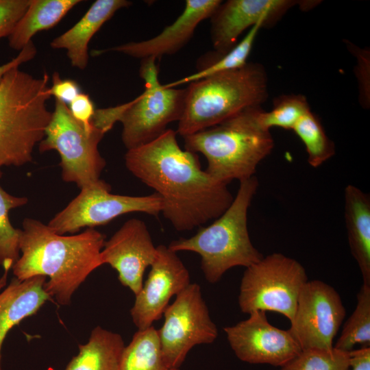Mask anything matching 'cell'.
<instances>
[{
	"label": "cell",
	"mask_w": 370,
	"mask_h": 370,
	"mask_svg": "<svg viewBox=\"0 0 370 370\" xmlns=\"http://www.w3.org/2000/svg\"><path fill=\"white\" fill-rule=\"evenodd\" d=\"M306 97L302 95H285L273 101L271 110L263 109L260 113V122L267 130L277 127L293 130L300 119L310 111Z\"/></svg>",
	"instance_id": "83f0119b"
},
{
	"label": "cell",
	"mask_w": 370,
	"mask_h": 370,
	"mask_svg": "<svg viewBox=\"0 0 370 370\" xmlns=\"http://www.w3.org/2000/svg\"><path fill=\"white\" fill-rule=\"evenodd\" d=\"M105 238L94 228L77 234H59L48 225L26 218L19 241L21 255L12 268L13 274L20 280L47 276L45 291L57 304L69 306L80 285L102 265Z\"/></svg>",
	"instance_id": "7a4b0ae2"
},
{
	"label": "cell",
	"mask_w": 370,
	"mask_h": 370,
	"mask_svg": "<svg viewBox=\"0 0 370 370\" xmlns=\"http://www.w3.org/2000/svg\"><path fill=\"white\" fill-rule=\"evenodd\" d=\"M147 278L130 310L134 324L138 330L153 326L176 296L190 284V274L177 253L168 246H157L156 258L150 266Z\"/></svg>",
	"instance_id": "5bb4252c"
},
{
	"label": "cell",
	"mask_w": 370,
	"mask_h": 370,
	"mask_svg": "<svg viewBox=\"0 0 370 370\" xmlns=\"http://www.w3.org/2000/svg\"><path fill=\"white\" fill-rule=\"evenodd\" d=\"M49 93L67 106L81 93L78 84L70 79H61L58 73L55 72L52 77V86Z\"/></svg>",
	"instance_id": "1f68e13d"
},
{
	"label": "cell",
	"mask_w": 370,
	"mask_h": 370,
	"mask_svg": "<svg viewBox=\"0 0 370 370\" xmlns=\"http://www.w3.org/2000/svg\"><path fill=\"white\" fill-rule=\"evenodd\" d=\"M230 206L209 225L193 236L171 242L175 251H193L201 257L206 280L214 284L234 267L245 268L258 262L262 254L252 244L247 227L248 210L255 196L258 180L256 176L242 180Z\"/></svg>",
	"instance_id": "5b68a950"
},
{
	"label": "cell",
	"mask_w": 370,
	"mask_h": 370,
	"mask_svg": "<svg viewBox=\"0 0 370 370\" xmlns=\"http://www.w3.org/2000/svg\"><path fill=\"white\" fill-rule=\"evenodd\" d=\"M125 347L119 334L97 326L64 370H121Z\"/></svg>",
	"instance_id": "44dd1931"
},
{
	"label": "cell",
	"mask_w": 370,
	"mask_h": 370,
	"mask_svg": "<svg viewBox=\"0 0 370 370\" xmlns=\"http://www.w3.org/2000/svg\"><path fill=\"white\" fill-rule=\"evenodd\" d=\"M222 2L210 18L212 43L218 55H223L233 48L239 36L248 27L259 23L264 27L273 25L290 8L301 3L293 0Z\"/></svg>",
	"instance_id": "2e32d148"
},
{
	"label": "cell",
	"mask_w": 370,
	"mask_h": 370,
	"mask_svg": "<svg viewBox=\"0 0 370 370\" xmlns=\"http://www.w3.org/2000/svg\"><path fill=\"white\" fill-rule=\"evenodd\" d=\"M221 2V0H186L182 13L157 36L146 40L95 50L92 54L96 56L114 51L142 60L174 54L186 45L199 23L210 18Z\"/></svg>",
	"instance_id": "e0dca14e"
},
{
	"label": "cell",
	"mask_w": 370,
	"mask_h": 370,
	"mask_svg": "<svg viewBox=\"0 0 370 370\" xmlns=\"http://www.w3.org/2000/svg\"><path fill=\"white\" fill-rule=\"evenodd\" d=\"M102 180L81 188L79 194L47 224L59 234H75L83 227L106 225L116 217L132 212L157 217L162 200L155 193L145 196L115 195Z\"/></svg>",
	"instance_id": "30bf717a"
},
{
	"label": "cell",
	"mask_w": 370,
	"mask_h": 370,
	"mask_svg": "<svg viewBox=\"0 0 370 370\" xmlns=\"http://www.w3.org/2000/svg\"><path fill=\"white\" fill-rule=\"evenodd\" d=\"M47 73L36 78L15 67L0 83V177L4 166L32 160L34 146L45 136L52 112L47 107Z\"/></svg>",
	"instance_id": "277c9868"
},
{
	"label": "cell",
	"mask_w": 370,
	"mask_h": 370,
	"mask_svg": "<svg viewBox=\"0 0 370 370\" xmlns=\"http://www.w3.org/2000/svg\"><path fill=\"white\" fill-rule=\"evenodd\" d=\"M262 23H259L250 28L246 36L228 52L223 55H218L210 63L205 64L204 67L196 73L188 75L175 82L164 84L167 88H174L177 86L192 83L217 73L237 69L244 66L251 53L254 40L260 28L263 27Z\"/></svg>",
	"instance_id": "cb8c5ba5"
},
{
	"label": "cell",
	"mask_w": 370,
	"mask_h": 370,
	"mask_svg": "<svg viewBox=\"0 0 370 370\" xmlns=\"http://www.w3.org/2000/svg\"><path fill=\"white\" fill-rule=\"evenodd\" d=\"M261 106L246 108L208 128L184 136V148L202 153L205 171L215 180L228 184L255 176L258 164L274 147L269 130L259 119Z\"/></svg>",
	"instance_id": "3957f363"
},
{
	"label": "cell",
	"mask_w": 370,
	"mask_h": 370,
	"mask_svg": "<svg viewBox=\"0 0 370 370\" xmlns=\"http://www.w3.org/2000/svg\"><path fill=\"white\" fill-rule=\"evenodd\" d=\"M337 291L321 280L308 281L299 293L288 331L301 350L330 351L345 317Z\"/></svg>",
	"instance_id": "7c38bea8"
},
{
	"label": "cell",
	"mask_w": 370,
	"mask_h": 370,
	"mask_svg": "<svg viewBox=\"0 0 370 370\" xmlns=\"http://www.w3.org/2000/svg\"><path fill=\"white\" fill-rule=\"evenodd\" d=\"M105 133L95 127L88 131L72 116L68 106L56 99L55 109L47 125L39 151L56 150L60 158L62 180L79 188L100 180L106 162L98 145Z\"/></svg>",
	"instance_id": "9c48e42d"
},
{
	"label": "cell",
	"mask_w": 370,
	"mask_h": 370,
	"mask_svg": "<svg viewBox=\"0 0 370 370\" xmlns=\"http://www.w3.org/2000/svg\"><path fill=\"white\" fill-rule=\"evenodd\" d=\"M121 370H179L166 365L162 356L157 330H138L125 345Z\"/></svg>",
	"instance_id": "603a6c76"
},
{
	"label": "cell",
	"mask_w": 370,
	"mask_h": 370,
	"mask_svg": "<svg viewBox=\"0 0 370 370\" xmlns=\"http://www.w3.org/2000/svg\"><path fill=\"white\" fill-rule=\"evenodd\" d=\"M293 131L304 143L308 163L318 167L335 154L334 142L327 136L320 120L310 110L304 115Z\"/></svg>",
	"instance_id": "484cf974"
},
{
	"label": "cell",
	"mask_w": 370,
	"mask_h": 370,
	"mask_svg": "<svg viewBox=\"0 0 370 370\" xmlns=\"http://www.w3.org/2000/svg\"><path fill=\"white\" fill-rule=\"evenodd\" d=\"M24 197L8 193L0 186V266L12 269L19 258V241L21 230L14 228L10 221V210L27 203Z\"/></svg>",
	"instance_id": "4316f807"
},
{
	"label": "cell",
	"mask_w": 370,
	"mask_h": 370,
	"mask_svg": "<svg viewBox=\"0 0 370 370\" xmlns=\"http://www.w3.org/2000/svg\"><path fill=\"white\" fill-rule=\"evenodd\" d=\"M349 366L352 370H370V346L349 352Z\"/></svg>",
	"instance_id": "836d02e7"
},
{
	"label": "cell",
	"mask_w": 370,
	"mask_h": 370,
	"mask_svg": "<svg viewBox=\"0 0 370 370\" xmlns=\"http://www.w3.org/2000/svg\"><path fill=\"white\" fill-rule=\"evenodd\" d=\"M10 269H4L0 279V290L7 282ZM47 279L43 275L34 276L24 280L16 278L0 292V370L3 342L10 330L21 321L35 314L51 297L44 289Z\"/></svg>",
	"instance_id": "ac0fdd59"
},
{
	"label": "cell",
	"mask_w": 370,
	"mask_h": 370,
	"mask_svg": "<svg viewBox=\"0 0 370 370\" xmlns=\"http://www.w3.org/2000/svg\"><path fill=\"white\" fill-rule=\"evenodd\" d=\"M125 163L160 197L161 213L177 231H189L216 219L234 199L227 184L201 169L196 153L180 148L173 130L128 149Z\"/></svg>",
	"instance_id": "6da1fadb"
},
{
	"label": "cell",
	"mask_w": 370,
	"mask_h": 370,
	"mask_svg": "<svg viewBox=\"0 0 370 370\" xmlns=\"http://www.w3.org/2000/svg\"><path fill=\"white\" fill-rule=\"evenodd\" d=\"M249 314L248 319L223 328L238 359L280 367L301 351L288 330H281L268 321L266 312L256 310Z\"/></svg>",
	"instance_id": "4fadbf2b"
},
{
	"label": "cell",
	"mask_w": 370,
	"mask_h": 370,
	"mask_svg": "<svg viewBox=\"0 0 370 370\" xmlns=\"http://www.w3.org/2000/svg\"><path fill=\"white\" fill-rule=\"evenodd\" d=\"M304 267L281 253H273L248 267L241 279L238 305L243 313L275 312L293 319L299 293L307 282Z\"/></svg>",
	"instance_id": "ba28073f"
},
{
	"label": "cell",
	"mask_w": 370,
	"mask_h": 370,
	"mask_svg": "<svg viewBox=\"0 0 370 370\" xmlns=\"http://www.w3.org/2000/svg\"><path fill=\"white\" fill-rule=\"evenodd\" d=\"M68 107L74 119L85 129L90 131L94 128L92 119L96 109L88 95L81 92L68 105Z\"/></svg>",
	"instance_id": "4dcf8cb0"
},
{
	"label": "cell",
	"mask_w": 370,
	"mask_h": 370,
	"mask_svg": "<svg viewBox=\"0 0 370 370\" xmlns=\"http://www.w3.org/2000/svg\"><path fill=\"white\" fill-rule=\"evenodd\" d=\"M31 0H0V39L9 36Z\"/></svg>",
	"instance_id": "f546056e"
},
{
	"label": "cell",
	"mask_w": 370,
	"mask_h": 370,
	"mask_svg": "<svg viewBox=\"0 0 370 370\" xmlns=\"http://www.w3.org/2000/svg\"><path fill=\"white\" fill-rule=\"evenodd\" d=\"M126 0H97L71 29L51 42L53 49H64L73 66L84 69L88 64V45L94 34L114 13L129 6Z\"/></svg>",
	"instance_id": "d6986e66"
},
{
	"label": "cell",
	"mask_w": 370,
	"mask_h": 370,
	"mask_svg": "<svg viewBox=\"0 0 370 370\" xmlns=\"http://www.w3.org/2000/svg\"><path fill=\"white\" fill-rule=\"evenodd\" d=\"M156 255L157 247L145 222L131 219L105 242L100 256L102 264L115 269L121 284L136 295L143 286L145 269Z\"/></svg>",
	"instance_id": "9a60e30c"
},
{
	"label": "cell",
	"mask_w": 370,
	"mask_h": 370,
	"mask_svg": "<svg viewBox=\"0 0 370 370\" xmlns=\"http://www.w3.org/2000/svg\"><path fill=\"white\" fill-rule=\"evenodd\" d=\"M175 297L164 310V323L157 332L164 362L180 369L191 349L213 343L218 330L199 284L190 283Z\"/></svg>",
	"instance_id": "8fae6325"
},
{
	"label": "cell",
	"mask_w": 370,
	"mask_h": 370,
	"mask_svg": "<svg viewBox=\"0 0 370 370\" xmlns=\"http://www.w3.org/2000/svg\"><path fill=\"white\" fill-rule=\"evenodd\" d=\"M79 0H31L8 36L11 48L21 51L38 32L55 26Z\"/></svg>",
	"instance_id": "7402d4cb"
},
{
	"label": "cell",
	"mask_w": 370,
	"mask_h": 370,
	"mask_svg": "<svg viewBox=\"0 0 370 370\" xmlns=\"http://www.w3.org/2000/svg\"><path fill=\"white\" fill-rule=\"evenodd\" d=\"M356 344L370 346V285L362 284L358 294L357 304L345 323L334 348L350 352Z\"/></svg>",
	"instance_id": "d4e9b609"
},
{
	"label": "cell",
	"mask_w": 370,
	"mask_h": 370,
	"mask_svg": "<svg viewBox=\"0 0 370 370\" xmlns=\"http://www.w3.org/2000/svg\"><path fill=\"white\" fill-rule=\"evenodd\" d=\"M349 352L310 349L301 350L280 370H349Z\"/></svg>",
	"instance_id": "f1b7e54d"
},
{
	"label": "cell",
	"mask_w": 370,
	"mask_h": 370,
	"mask_svg": "<svg viewBox=\"0 0 370 370\" xmlns=\"http://www.w3.org/2000/svg\"><path fill=\"white\" fill-rule=\"evenodd\" d=\"M156 60L153 58L142 60L139 73L145 90L140 95L122 105L96 109L92 119V125L105 134L120 121L122 141L127 150L159 137L168 124L180 120L184 110L186 88L161 84Z\"/></svg>",
	"instance_id": "52a82bcc"
},
{
	"label": "cell",
	"mask_w": 370,
	"mask_h": 370,
	"mask_svg": "<svg viewBox=\"0 0 370 370\" xmlns=\"http://www.w3.org/2000/svg\"><path fill=\"white\" fill-rule=\"evenodd\" d=\"M36 54V49L32 41L25 45L18 56L8 62L0 66V83L4 75L10 69L19 67V66L32 60Z\"/></svg>",
	"instance_id": "d6a6232c"
},
{
	"label": "cell",
	"mask_w": 370,
	"mask_h": 370,
	"mask_svg": "<svg viewBox=\"0 0 370 370\" xmlns=\"http://www.w3.org/2000/svg\"><path fill=\"white\" fill-rule=\"evenodd\" d=\"M267 97V74L259 63L190 83L176 132L184 137L214 126L246 108L261 106Z\"/></svg>",
	"instance_id": "8992f818"
},
{
	"label": "cell",
	"mask_w": 370,
	"mask_h": 370,
	"mask_svg": "<svg viewBox=\"0 0 370 370\" xmlns=\"http://www.w3.org/2000/svg\"><path fill=\"white\" fill-rule=\"evenodd\" d=\"M344 217L350 251L362 284L370 285V197L352 184L344 190Z\"/></svg>",
	"instance_id": "ffe728a7"
}]
</instances>
